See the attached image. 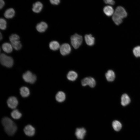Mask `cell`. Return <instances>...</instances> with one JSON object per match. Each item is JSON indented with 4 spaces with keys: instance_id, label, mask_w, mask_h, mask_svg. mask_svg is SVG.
Listing matches in <instances>:
<instances>
[{
    "instance_id": "obj_13",
    "label": "cell",
    "mask_w": 140,
    "mask_h": 140,
    "mask_svg": "<svg viewBox=\"0 0 140 140\" xmlns=\"http://www.w3.org/2000/svg\"><path fill=\"white\" fill-rule=\"evenodd\" d=\"M85 39L87 44L90 46L94 45L95 43V38L91 34H86Z\"/></svg>"
},
{
    "instance_id": "obj_6",
    "label": "cell",
    "mask_w": 140,
    "mask_h": 140,
    "mask_svg": "<svg viewBox=\"0 0 140 140\" xmlns=\"http://www.w3.org/2000/svg\"><path fill=\"white\" fill-rule=\"evenodd\" d=\"M81 84L84 86L88 85L91 87L93 88L95 85L96 82L93 78L87 77L84 78L82 80Z\"/></svg>"
},
{
    "instance_id": "obj_24",
    "label": "cell",
    "mask_w": 140,
    "mask_h": 140,
    "mask_svg": "<svg viewBox=\"0 0 140 140\" xmlns=\"http://www.w3.org/2000/svg\"><path fill=\"white\" fill-rule=\"evenodd\" d=\"M11 115L13 118L18 119L21 117L22 115L18 110L15 109L12 112Z\"/></svg>"
},
{
    "instance_id": "obj_32",
    "label": "cell",
    "mask_w": 140,
    "mask_h": 140,
    "mask_svg": "<svg viewBox=\"0 0 140 140\" xmlns=\"http://www.w3.org/2000/svg\"><path fill=\"white\" fill-rule=\"evenodd\" d=\"M0 39L1 40L2 38V35L1 34V33H0Z\"/></svg>"
},
{
    "instance_id": "obj_9",
    "label": "cell",
    "mask_w": 140,
    "mask_h": 140,
    "mask_svg": "<svg viewBox=\"0 0 140 140\" xmlns=\"http://www.w3.org/2000/svg\"><path fill=\"white\" fill-rule=\"evenodd\" d=\"M24 131L25 134L29 136H33L35 134V128L32 125H28L25 126Z\"/></svg>"
},
{
    "instance_id": "obj_28",
    "label": "cell",
    "mask_w": 140,
    "mask_h": 140,
    "mask_svg": "<svg viewBox=\"0 0 140 140\" xmlns=\"http://www.w3.org/2000/svg\"><path fill=\"white\" fill-rule=\"evenodd\" d=\"M6 27V22L5 19L1 18L0 19V28L2 30H5Z\"/></svg>"
},
{
    "instance_id": "obj_12",
    "label": "cell",
    "mask_w": 140,
    "mask_h": 140,
    "mask_svg": "<svg viewBox=\"0 0 140 140\" xmlns=\"http://www.w3.org/2000/svg\"><path fill=\"white\" fill-rule=\"evenodd\" d=\"M43 7L42 3L40 2H37L33 4L32 10L34 12L38 13L41 11Z\"/></svg>"
},
{
    "instance_id": "obj_23",
    "label": "cell",
    "mask_w": 140,
    "mask_h": 140,
    "mask_svg": "<svg viewBox=\"0 0 140 140\" xmlns=\"http://www.w3.org/2000/svg\"><path fill=\"white\" fill-rule=\"evenodd\" d=\"M113 127L114 130L117 131H119L122 128L121 123L118 121L114 120L112 122Z\"/></svg>"
},
{
    "instance_id": "obj_14",
    "label": "cell",
    "mask_w": 140,
    "mask_h": 140,
    "mask_svg": "<svg viewBox=\"0 0 140 140\" xmlns=\"http://www.w3.org/2000/svg\"><path fill=\"white\" fill-rule=\"evenodd\" d=\"M2 48L5 52L9 53L12 51L13 47L11 44L8 43H5L2 45Z\"/></svg>"
},
{
    "instance_id": "obj_8",
    "label": "cell",
    "mask_w": 140,
    "mask_h": 140,
    "mask_svg": "<svg viewBox=\"0 0 140 140\" xmlns=\"http://www.w3.org/2000/svg\"><path fill=\"white\" fill-rule=\"evenodd\" d=\"M7 102L8 106L12 109L15 108L18 104L17 98L14 96L9 97L7 100Z\"/></svg>"
},
{
    "instance_id": "obj_19",
    "label": "cell",
    "mask_w": 140,
    "mask_h": 140,
    "mask_svg": "<svg viewBox=\"0 0 140 140\" xmlns=\"http://www.w3.org/2000/svg\"><path fill=\"white\" fill-rule=\"evenodd\" d=\"M66 97L65 93L59 91L56 94L55 98L57 101L59 102H62L64 101Z\"/></svg>"
},
{
    "instance_id": "obj_30",
    "label": "cell",
    "mask_w": 140,
    "mask_h": 140,
    "mask_svg": "<svg viewBox=\"0 0 140 140\" xmlns=\"http://www.w3.org/2000/svg\"><path fill=\"white\" fill-rule=\"evenodd\" d=\"M51 3L53 5H58L60 2V0H50Z\"/></svg>"
},
{
    "instance_id": "obj_21",
    "label": "cell",
    "mask_w": 140,
    "mask_h": 140,
    "mask_svg": "<svg viewBox=\"0 0 140 140\" xmlns=\"http://www.w3.org/2000/svg\"><path fill=\"white\" fill-rule=\"evenodd\" d=\"M78 74L75 71H70L68 73L67 78L68 79L71 81L75 80L77 78Z\"/></svg>"
},
{
    "instance_id": "obj_22",
    "label": "cell",
    "mask_w": 140,
    "mask_h": 140,
    "mask_svg": "<svg viewBox=\"0 0 140 140\" xmlns=\"http://www.w3.org/2000/svg\"><path fill=\"white\" fill-rule=\"evenodd\" d=\"M49 47L51 50L55 51L60 48V46L58 42L56 41H53L50 43Z\"/></svg>"
},
{
    "instance_id": "obj_31",
    "label": "cell",
    "mask_w": 140,
    "mask_h": 140,
    "mask_svg": "<svg viewBox=\"0 0 140 140\" xmlns=\"http://www.w3.org/2000/svg\"><path fill=\"white\" fill-rule=\"evenodd\" d=\"M0 8L1 9L4 5V2L3 0H0Z\"/></svg>"
},
{
    "instance_id": "obj_20",
    "label": "cell",
    "mask_w": 140,
    "mask_h": 140,
    "mask_svg": "<svg viewBox=\"0 0 140 140\" xmlns=\"http://www.w3.org/2000/svg\"><path fill=\"white\" fill-rule=\"evenodd\" d=\"M20 93L21 95L23 97L28 96L30 94L29 90L26 87L23 86L21 87L20 90Z\"/></svg>"
},
{
    "instance_id": "obj_7",
    "label": "cell",
    "mask_w": 140,
    "mask_h": 140,
    "mask_svg": "<svg viewBox=\"0 0 140 140\" xmlns=\"http://www.w3.org/2000/svg\"><path fill=\"white\" fill-rule=\"evenodd\" d=\"M60 50L61 54L63 55H65L70 52L71 48L69 44L64 43L60 46Z\"/></svg>"
},
{
    "instance_id": "obj_4",
    "label": "cell",
    "mask_w": 140,
    "mask_h": 140,
    "mask_svg": "<svg viewBox=\"0 0 140 140\" xmlns=\"http://www.w3.org/2000/svg\"><path fill=\"white\" fill-rule=\"evenodd\" d=\"M71 40L72 45L74 48L77 49L82 43V37L81 36L75 34L71 36Z\"/></svg>"
},
{
    "instance_id": "obj_29",
    "label": "cell",
    "mask_w": 140,
    "mask_h": 140,
    "mask_svg": "<svg viewBox=\"0 0 140 140\" xmlns=\"http://www.w3.org/2000/svg\"><path fill=\"white\" fill-rule=\"evenodd\" d=\"M104 2L106 4L113 5L115 3L114 0H103Z\"/></svg>"
},
{
    "instance_id": "obj_2",
    "label": "cell",
    "mask_w": 140,
    "mask_h": 140,
    "mask_svg": "<svg viewBox=\"0 0 140 140\" xmlns=\"http://www.w3.org/2000/svg\"><path fill=\"white\" fill-rule=\"evenodd\" d=\"M127 16V13L123 8L118 6L116 8L112 16V19L114 23L118 25L122 22V19Z\"/></svg>"
},
{
    "instance_id": "obj_25",
    "label": "cell",
    "mask_w": 140,
    "mask_h": 140,
    "mask_svg": "<svg viewBox=\"0 0 140 140\" xmlns=\"http://www.w3.org/2000/svg\"><path fill=\"white\" fill-rule=\"evenodd\" d=\"M11 43L13 48L16 50H19L22 48V45L19 40Z\"/></svg>"
},
{
    "instance_id": "obj_11",
    "label": "cell",
    "mask_w": 140,
    "mask_h": 140,
    "mask_svg": "<svg viewBox=\"0 0 140 140\" xmlns=\"http://www.w3.org/2000/svg\"><path fill=\"white\" fill-rule=\"evenodd\" d=\"M48 25L45 22H43L38 24L36 26V29L37 31L40 32H44L47 29Z\"/></svg>"
},
{
    "instance_id": "obj_27",
    "label": "cell",
    "mask_w": 140,
    "mask_h": 140,
    "mask_svg": "<svg viewBox=\"0 0 140 140\" xmlns=\"http://www.w3.org/2000/svg\"><path fill=\"white\" fill-rule=\"evenodd\" d=\"M133 53L134 55L137 57H140V46L135 47L133 49Z\"/></svg>"
},
{
    "instance_id": "obj_16",
    "label": "cell",
    "mask_w": 140,
    "mask_h": 140,
    "mask_svg": "<svg viewBox=\"0 0 140 140\" xmlns=\"http://www.w3.org/2000/svg\"><path fill=\"white\" fill-rule=\"evenodd\" d=\"M103 10L105 14L108 16H113L114 12L113 7L109 5L105 6Z\"/></svg>"
},
{
    "instance_id": "obj_26",
    "label": "cell",
    "mask_w": 140,
    "mask_h": 140,
    "mask_svg": "<svg viewBox=\"0 0 140 140\" xmlns=\"http://www.w3.org/2000/svg\"><path fill=\"white\" fill-rule=\"evenodd\" d=\"M19 36L16 34H12L9 37V40L11 43L19 40Z\"/></svg>"
},
{
    "instance_id": "obj_5",
    "label": "cell",
    "mask_w": 140,
    "mask_h": 140,
    "mask_svg": "<svg viewBox=\"0 0 140 140\" xmlns=\"http://www.w3.org/2000/svg\"><path fill=\"white\" fill-rule=\"evenodd\" d=\"M23 78L25 82L32 84L34 83L36 80V76L29 71H26L23 74Z\"/></svg>"
},
{
    "instance_id": "obj_18",
    "label": "cell",
    "mask_w": 140,
    "mask_h": 140,
    "mask_svg": "<svg viewBox=\"0 0 140 140\" xmlns=\"http://www.w3.org/2000/svg\"><path fill=\"white\" fill-rule=\"evenodd\" d=\"M105 76L107 80L109 81H113L115 77L114 72L111 70H109L106 73Z\"/></svg>"
},
{
    "instance_id": "obj_17",
    "label": "cell",
    "mask_w": 140,
    "mask_h": 140,
    "mask_svg": "<svg viewBox=\"0 0 140 140\" xmlns=\"http://www.w3.org/2000/svg\"><path fill=\"white\" fill-rule=\"evenodd\" d=\"M130 99L128 96L126 94H124L121 97V104L123 106L128 104L130 102Z\"/></svg>"
},
{
    "instance_id": "obj_1",
    "label": "cell",
    "mask_w": 140,
    "mask_h": 140,
    "mask_svg": "<svg viewBox=\"0 0 140 140\" xmlns=\"http://www.w3.org/2000/svg\"><path fill=\"white\" fill-rule=\"evenodd\" d=\"M6 133L9 136L13 135L17 130V127L15 123L10 118L5 117L1 121Z\"/></svg>"
},
{
    "instance_id": "obj_15",
    "label": "cell",
    "mask_w": 140,
    "mask_h": 140,
    "mask_svg": "<svg viewBox=\"0 0 140 140\" xmlns=\"http://www.w3.org/2000/svg\"><path fill=\"white\" fill-rule=\"evenodd\" d=\"M15 13V12L14 9L12 8H10L6 10L4 13V15L7 18H11L14 16Z\"/></svg>"
},
{
    "instance_id": "obj_3",
    "label": "cell",
    "mask_w": 140,
    "mask_h": 140,
    "mask_svg": "<svg viewBox=\"0 0 140 140\" xmlns=\"http://www.w3.org/2000/svg\"><path fill=\"white\" fill-rule=\"evenodd\" d=\"M0 61L1 64L3 65L8 67H11L13 64L12 58L4 53L1 54Z\"/></svg>"
},
{
    "instance_id": "obj_10",
    "label": "cell",
    "mask_w": 140,
    "mask_h": 140,
    "mask_svg": "<svg viewBox=\"0 0 140 140\" xmlns=\"http://www.w3.org/2000/svg\"><path fill=\"white\" fill-rule=\"evenodd\" d=\"M86 132V130L83 128H77L76 129L75 134L78 139L82 140L84 138Z\"/></svg>"
}]
</instances>
